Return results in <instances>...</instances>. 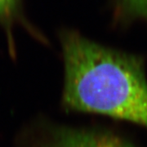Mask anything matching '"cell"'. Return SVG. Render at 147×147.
Returning a JSON list of instances; mask_svg holds the SVG:
<instances>
[{"label":"cell","mask_w":147,"mask_h":147,"mask_svg":"<svg viewBox=\"0 0 147 147\" xmlns=\"http://www.w3.org/2000/svg\"><path fill=\"white\" fill-rule=\"evenodd\" d=\"M62 104L147 127V80L142 61L104 47L74 31H64Z\"/></svg>","instance_id":"obj_1"},{"label":"cell","mask_w":147,"mask_h":147,"mask_svg":"<svg viewBox=\"0 0 147 147\" xmlns=\"http://www.w3.org/2000/svg\"><path fill=\"white\" fill-rule=\"evenodd\" d=\"M16 147H135L110 131L64 126L38 119L24 129Z\"/></svg>","instance_id":"obj_2"},{"label":"cell","mask_w":147,"mask_h":147,"mask_svg":"<svg viewBox=\"0 0 147 147\" xmlns=\"http://www.w3.org/2000/svg\"><path fill=\"white\" fill-rule=\"evenodd\" d=\"M119 16L125 19L147 18V0H115Z\"/></svg>","instance_id":"obj_3"},{"label":"cell","mask_w":147,"mask_h":147,"mask_svg":"<svg viewBox=\"0 0 147 147\" xmlns=\"http://www.w3.org/2000/svg\"><path fill=\"white\" fill-rule=\"evenodd\" d=\"M19 0H0V21H10L18 10Z\"/></svg>","instance_id":"obj_4"}]
</instances>
